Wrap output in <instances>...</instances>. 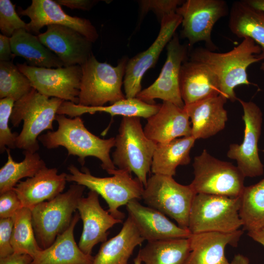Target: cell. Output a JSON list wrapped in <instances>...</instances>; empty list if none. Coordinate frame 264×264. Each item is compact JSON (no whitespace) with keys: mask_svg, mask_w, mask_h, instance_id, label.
I'll use <instances>...</instances> for the list:
<instances>
[{"mask_svg":"<svg viewBox=\"0 0 264 264\" xmlns=\"http://www.w3.org/2000/svg\"><path fill=\"white\" fill-rule=\"evenodd\" d=\"M261 53V47L251 39L245 38L226 52L196 48L191 52L189 59L206 66L218 78L220 94L227 100L235 102L238 100L235 88L252 84L248 80L247 70L252 64L263 61Z\"/></svg>","mask_w":264,"mask_h":264,"instance_id":"cell-1","label":"cell"},{"mask_svg":"<svg viewBox=\"0 0 264 264\" xmlns=\"http://www.w3.org/2000/svg\"><path fill=\"white\" fill-rule=\"evenodd\" d=\"M55 120L58 124L57 130L38 137L44 146L49 149L65 147L68 155L78 157L82 166L87 157L94 156L101 161V167L109 174L116 169L110 156V150L115 146V137L102 139L93 134L86 128L80 116L68 118L57 114Z\"/></svg>","mask_w":264,"mask_h":264,"instance_id":"cell-2","label":"cell"},{"mask_svg":"<svg viewBox=\"0 0 264 264\" xmlns=\"http://www.w3.org/2000/svg\"><path fill=\"white\" fill-rule=\"evenodd\" d=\"M64 101L49 97L34 88L15 102L10 117L11 124L19 126L23 121L22 129L18 134L16 148L32 153L39 149L38 137L45 130H53V122Z\"/></svg>","mask_w":264,"mask_h":264,"instance_id":"cell-3","label":"cell"},{"mask_svg":"<svg viewBox=\"0 0 264 264\" xmlns=\"http://www.w3.org/2000/svg\"><path fill=\"white\" fill-rule=\"evenodd\" d=\"M67 169V181L83 185L101 196L108 205V212L115 219L122 220L125 217L118 210L120 207L131 200L142 199L144 185L128 171L116 169L110 173L112 176L101 177L91 175L86 167L80 171L70 165Z\"/></svg>","mask_w":264,"mask_h":264,"instance_id":"cell-4","label":"cell"},{"mask_svg":"<svg viewBox=\"0 0 264 264\" xmlns=\"http://www.w3.org/2000/svg\"><path fill=\"white\" fill-rule=\"evenodd\" d=\"M115 139V166L133 173L144 187L157 144L146 135L138 117H123Z\"/></svg>","mask_w":264,"mask_h":264,"instance_id":"cell-5","label":"cell"},{"mask_svg":"<svg viewBox=\"0 0 264 264\" xmlns=\"http://www.w3.org/2000/svg\"><path fill=\"white\" fill-rule=\"evenodd\" d=\"M129 59L123 57L116 66L99 62L92 54L81 66L82 77L78 105L87 107L113 104L126 98L122 89Z\"/></svg>","mask_w":264,"mask_h":264,"instance_id":"cell-6","label":"cell"},{"mask_svg":"<svg viewBox=\"0 0 264 264\" xmlns=\"http://www.w3.org/2000/svg\"><path fill=\"white\" fill-rule=\"evenodd\" d=\"M85 187L76 183L54 198L31 209L36 240L42 249L51 245L69 226Z\"/></svg>","mask_w":264,"mask_h":264,"instance_id":"cell-7","label":"cell"},{"mask_svg":"<svg viewBox=\"0 0 264 264\" xmlns=\"http://www.w3.org/2000/svg\"><path fill=\"white\" fill-rule=\"evenodd\" d=\"M240 205V197L197 194L190 211L188 229L191 234L236 231L242 226Z\"/></svg>","mask_w":264,"mask_h":264,"instance_id":"cell-8","label":"cell"},{"mask_svg":"<svg viewBox=\"0 0 264 264\" xmlns=\"http://www.w3.org/2000/svg\"><path fill=\"white\" fill-rule=\"evenodd\" d=\"M196 192L190 186L177 182L173 176L154 174L144 187L142 199L148 206L176 220L188 229L190 211Z\"/></svg>","mask_w":264,"mask_h":264,"instance_id":"cell-9","label":"cell"},{"mask_svg":"<svg viewBox=\"0 0 264 264\" xmlns=\"http://www.w3.org/2000/svg\"><path fill=\"white\" fill-rule=\"evenodd\" d=\"M193 166L194 177L190 185L196 194L241 196L245 176L237 166L215 158L206 150L194 158Z\"/></svg>","mask_w":264,"mask_h":264,"instance_id":"cell-10","label":"cell"},{"mask_svg":"<svg viewBox=\"0 0 264 264\" xmlns=\"http://www.w3.org/2000/svg\"><path fill=\"white\" fill-rule=\"evenodd\" d=\"M182 18L180 35L188 41V46L204 42L206 48L214 51L216 46L212 39L215 23L229 13L224 0H187L176 12Z\"/></svg>","mask_w":264,"mask_h":264,"instance_id":"cell-11","label":"cell"},{"mask_svg":"<svg viewBox=\"0 0 264 264\" xmlns=\"http://www.w3.org/2000/svg\"><path fill=\"white\" fill-rule=\"evenodd\" d=\"M17 66L40 93L78 104L82 77L81 66L46 68L18 63Z\"/></svg>","mask_w":264,"mask_h":264,"instance_id":"cell-12","label":"cell"},{"mask_svg":"<svg viewBox=\"0 0 264 264\" xmlns=\"http://www.w3.org/2000/svg\"><path fill=\"white\" fill-rule=\"evenodd\" d=\"M166 47L167 57L159 75L136 97L149 104H154L155 99H160L183 108L185 104L180 93L179 76L181 66L188 59V45L182 44L176 33Z\"/></svg>","mask_w":264,"mask_h":264,"instance_id":"cell-13","label":"cell"},{"mask_svg":"<svg viewBox=\"0 0 264 264\" xmlns=\"http://www.w3.org/2000/svg\"><path fill=\"white\" fill-rule=\"evenodd\" d=\"M243 111V140L241 144H231L227 156L237 161V167L245 177H256L264 173V165L259 154L258 142L261 134L263 112L252 101L238 98Z\"/></svg>","mask_w":264,"mask_h":264,"instance_id":"cell-14","label":"cell"},{"mask_svg":"<svg viewBox=\"0 0 264 264\" xmlns=\"http://www.w3.org/2000/svg\"><path fill=\"white\" fill-rule=\"evenodd\" d=\"M160 22V30L153 43L147 49L128 61L123 80L126 98L136 97L142 90L141 81L144 74L155 65L162 51L181 24L182 18L174 12L164 16Z\"/></svg>","mask_w":264,"mask_h":264,"instance_id":"cell-15","label":"cell"},{"mask_svg":"<svg viewBox=\"0 0 264 264\" xmlns=\"http://www.w3.org/2000/svg\"><path fill=\"white\" fill-rule=\"evenodd\" d=\"M19 14L29 17L30 21L27 23L26 31L33 35L40 34V29L44 26L60 25L77 30L92 43L99 36L89 20L69 15L56 0H32L26 9H20Z\"/></svg>","mask_w":264,"mask_h":264,"instance_id":"cell-16","label":"cell"},{"mask_svg":"<svg viewBox=\"0 0 264 264\" xmlns=\"http://www.w3.org/2000/svg\"><path fill=\"white\" fill-rule=\"evenodd\" d=\"M77 211L83 221V231L78 246L85 253L91 255L94 246L107 240L108 230L122 220L114 218L101 206L99 195L90 190L87 197H82Z\"/></svg>","mask_w":264,"mask_h":264,"instance_id":"cell-17","label":"cell"},{"mask_svg":"<svg viewBox=\"0 0 264 264\" xmlns=\"http://www.w3.org/2000/svg\"><path fill=\"white\" fill-rule=\"evenodd\" d=\"M40 42L61 60L64 66H82L92 54V42L77 30L60 25H49L37 35Z\"/></svg>","mask_w":264,"mask_h":264,"instance_id":"cell-18","label":"cell"},{"mask_svg":"<svg viewBox=\"0 0 264 264\" xmlns=\"http://www.w3.org/2000/svg\"><path fill=\"white\" fill-rule=\"evenodd\" d=\"M126 206L128 216L147 242L188 238L192 234L189 229L176 225L161 212L142 205L137 199L131 200Z\"/></svg>","mask_w":264,"mask_h":264,"instance_id":"cell-19","label":"cell"},{"mask_svg":"<svg viewBox=\"0 0 264 264\" xmlns=\"http://www.w3.org/2000/svg\"><path fill=\"white\" fill-rule=\"evenodd\" d=\"M147 119L144 132L157 144L192 136L190 118L183 108L163 101L158 111Z\"/></svg>","mask_w":264,"mask_h":264,"instance_id":"cell-20","label":"cell"},{"mask_svg":"<svg viewBox=\"0 0 264 264\" xmlns=\"http://www.w3.org/2000/svg\"><path fill=\"white\" fill-rule=\"evenodd\" d=\"M243 231L206 232L190 236L191 251L183 264H230L225 255L227 245L237 246Z\"/></svg>","mask_w":264,"mask_h":264,"instance_id":"cell-21","label":"cell"},{"mask_svg":"<svg viewBox=\"0 0 264 264\" xmlns=\"http://www.w3.org/2000/svg\"><path fill=\"white\" fill-rule=\"evenodd\" d=\"M67 174H58L56 168L45 167L34 176L20 181L13 189L23 207L30 209L36 205L50 200L65 188Z\"/></svg>","mask_w":264,"mask_h":264,"instance_id":"cell-22","label":"cell"},{"mask_svg":"<svg viewBox=\"0 0 264 264\" xmlns=\"http://www.w3.org/2000/svg\"><path fill=\"white\" fill-rule=\"evenodd\" d=\"M227 99L221 94L184 105L196 140L211 137L222 130L227 120Z\"/></svg>","mask_w":264,"mask_h":264,"instance_id":"cell-23","label":"cell"},{"mask_svg":"<svg viewBox=\"0 0 264 264\" xmlns=\"http://www.w3.org/2000/svg\"><path fill=\"white\" fill-rule=\"evenodd\" d=\"M179 87L185 105L220 94L215 74L203 64L190 59L181 66Z\"/></svg>","mask_w":264,"mask_h":264,"instance_id":"cell-24","label":"cell"},{"mask_svg":"<svg viewBox=\"0 0 264 264\" xmlns=\"http://www.w3.org/2000/svg\"><path fill=\"white\" fill-rule=\"evenodd\" d=\"M80 219L77 211L68 228L39 251L30 264H92L93 256L83 252L74 239V230Z\"/></svg>","mask_w":264,"mask_h":264,"instance_id":"cell-25","label":"cell"},{"mask_svg":"<svg viewBox=\"0 0 264 264\" xmlns=\"http://www.w3.org/2000/svg\"><path fill=\"white\" fill-rule=\"evenodd\" d=\"M144 241L128 216L120 231L102 243L92 264H128L134 248Z\"/></svg>","mask_w":264,"mask_h":264,"instance_id":"cell-26","label":"cell"},{"mask_svg":"<svg viewBox=\"0 0 264 264\" xmlns=\"http://www.w3.org/2000/svg\"><path fill=\"white\" fill-rule=\"evenodd\" d=\"M161 104H149L137 97L125 98L108 106L87 107L64 101L60 107L57 114L67 115L71 118L83 114L105 112L111 116L138 117L148 119L156 113Z\"/></svg>","mask_w":264,"mask_h":264,"instance_id":"cell-27","label":"cell"},{"mask_svg":"<svg viewBox=\"0 0 264 264\" xmlns=\"http://www.w3.org/2000/svg\"><path fill=\"white\" fill-rule=\"evenodd\" d=\"M229 15L230 31L239 38L255 42L261 47L260 57L264 61V12L243 0L233 2Z\"/></svg>","mask_w":264,"mask_h":264,"instance_id":"cell-28","label":"cell"},{"mask_svg":"<svg viewBox=\"0 0 264 264\" xmlns=\"http://www.w3.org/2000/svg\"><path fill=\"white\" fill-rule=\"evenodd\" d=\"M13 53L23 58L31 66L57 68L64 66L61 60L35 36L25 29L16 31L10 37Z\"/></svg>","mask_w":264,"mask_h":264,"instance_id":"cell-29","label":"cell"},{"mask_svg":"<svg viewBox=\"0 0 264 264\" xmlns=\"http://www.w3.org/2000/svg\"><path fill=\"white\" fill-rule=\"evenodd\" d=\"M196 140L194 137L190 136L157 144L152 162V172L154 174L175 176L178 166L190 163V151Z\"/></svg>","mask_w":264,"mask_h":264,"instance_id":"cell-30","label":"cell"},{"mask_svg":"<svg viewBox=\"0 0 264 264\" xmlns=\"http://www.w3.org/2000/svg\"><path fill=\"white\" fill-rule=\"evenodd\" d=\"M190 251L188 238L148 242L138 255L144 264H183Z\"/></svg>","mask_w":264,"mask_h":264,"instance_id":"cell-31","label":"cell"},{"mask_svg":"<svg viewBox=\"0 0 264 264\" xmlns=\"http://www.w3.org/2000/svg\"><path fill=\"white\" fill-rule=\"evenodd\" d=\"M6 151L7 160L0 169V194L13 189L21 179L32 177L46 167L37 152L24 151V159L17 162L13 159L10 149Z\"/></svg>","mask_w":264,"mask_h":264,"instance_id":"cell-32","label":"cell"},{"mask_svg":"<svg viewBox=\"0 0 264 264\" xmlns=\"http://www.w3.org/2000/svg\"><path fill=\"white\" fill-rule=\"evenodd\" d=\"M240 217L248 232L264 228V178L244 187L240 196Z\"/></svg>","mask_w":264,"mask_h":264,"instance_id":"cell-33","label":"cell"},{"mask_svg":"<svg viewBox=\"0 0 264 264\" xmlns=\"http://www.w3.org/2000/svg\"><path fill=\"white\" fill-rule=\"evenodd\" d=\"M11 244L14 252L26 254L33 259L42 249L35 235L31 209L22 207L13 217Z\"/></svg>","mask_w":264,"mask_h":264,"instance_id":"cell-34","label":"cell"},{"mask_svg":"<svg viewBox=\"0 0 264 264\" xmlns=\"http://www.w3.org/2000/svg\"><path fill=\"white\" fill-rule=\"evenodd\" d=\"M33 87L28 78L12 61H0V98L15 102L27 94Z\"/></svg>","mask_w":264,"mask_h":264,"instance_id":"cell-35","label":"cell"},{"mask_svg":"<svg viewBox=\"0 0 264 264\" xmlns=\"http://www.w3.org/2000/svg\"><path fill=\"white\" fill-rule=\"evenodd\" d=\"M15 101L11 98L0 99V151L3 153L8 149L16 148L19 134L12 132L9 122Z\"/></svg>","mask_w":264,"mask_h":264,"instance_id":"cell-36","label":"cell"},{"mask_svg":"<svg viewBox=\"0 0 264 264\" xmlns=\"http://www.w3.org/2000/svg\"><path fill=\"white\" fill-rule=\"evenodd\" d=\"M27 23L19 17L15 10V5L10 0H0V30L2 34L11 37L17 30L25 29Z\"/></svg>","mask_w":264,"mask_h":264,"instance_id":"cell-37","label":"cell"},{"mask_svg":"<svg viewBox=\"0 0 264 264\" xmlns=\"http://www.w3.org/2000/svg\"><path fill=\"white\" fill-rule=\"evenodd\" d=\"M181 0H141L138 1L142 18L149 11L155 14L159 21L166 15L176 12L183 2Z\"/></svg>","mask_w":264,"mask_h":264,"instance_id":"cell-38","label":"cell"},{"mask_svg":"<svg viewBox=\"0 0 264 264\" xmlns=\"http://www.w3.org/2000/svg\"><path fill=\"white\" fill-rule=\"evenodd\" d=\"M23 207L13 189L0 194V218H13Z\"/></svg>","mask_w":264,"mask_h":264,"instance_id":"cell-39","label":"cell"},{"mask_svg":"<svg viewBox=\"0 0 264 264\" xmlns=\"http://www.w3.org/2000/svg\"><path fill=\"white\" fill-rule=\"evenodd\" d=\"M13 226V218H0V258L14 253L11 244Z\"/></svg>","mask_w":264,"mask_h":264,"instance_id":"cell-40","label":"cell"},{"mask_svg":"<svg viewBox=\"0 0 264 264\" xmlns=\"http://www.w3.org/2000/svg\"><path fill=\"white\" fill-rule=\"evenodd\" d=\"M60 5L71 9L90 10L98 1L96 0H56Z\"/></svg>","mask_w":264,"mask_h":264,"instance_id":"cell-41","label":"cell"},{"mask_svg":"<svg viewBox=\"0 0 264 264\" xmlns=\"http://www.w3.org/2000/svg\"><path fill=\"white\" fill-rule=\"evenodd\" d=\"M11 45L10 38L0 34V61H11L14 58Z\"/></svg>","mask_w":264,"mask_h":264,"instance_id":"cell-42","label":"cell"},{"mask_svg":"<svg viewBox=\"0 0 264 264\" xmlns=\"http://www.w3.org/2000/svg\"><path fill=\"white\" fill-rule=\"evenodd\" d=\"M33 258L28 254L14 252L0 258V264H30Z\"/></svg>","mask_w":264,"mask_h":264,"instance_id":"cell-43","label":"cell"},{"mask_svg":"<svg viewBox=\"0 0 264 264\" xmlns=\"http://www.w3.org/2000/svg\"><path fill=\"white\" fill-rule=\"evenodd\" d=\"M248 235L264 247V228L257 231L248 232Z\"/></svg>","mask_w":264,"mask_h":264,"instance_id":"cell-44","label":"cell"},{"mask_svg":"<svg viewBox=\"0 0 264 264\" xmlns=\"http://www.w3.org/2000/svg\"><path fill=\"white\" fill-rule=\"evenodd\" d=\"M230 264H249V259L240 254L236 255Z\"/></svg>","mask_w":264,"mask_h":264,"instance_id":"cell-45","label":"cell"},{"mask_svg":"<svg viewBox=\"0 0 264 264\" xmlns=\"http://www.w3.org/2000/svg\"><path fill=\"white\" fill-rule=\"evenodd\" d=\"M252 7L264 12V0H245Z\"/></svg>","mask_w":264,"mask_h":264,"instance_id":"cell-46","label":"cell"},{"mask_svg":"<svg viewBox=\"0 0 264 264\" xmlns=\"http://www.w3.org/2000/svg\"><path fill=\"white\" fill-rule=\"evenodd\" d=\"M142 261L139 257L137 254L136 257L134 259V264H141Z\"/></svg>","mask_w":264,"mask_h":264,"instance_id":"cell-47","label":"cell"},{"mask_svg":"<svg viewBox=\"0 0 264 264\" xmlns=\"http://www.w3.org/2000/svg\"><path fill=\"white\" fill-rule=\"evenodd\" d=\"M260 69H261L262 71H264V62H263L262 63V64H261V66H260Z\"/></svg>","mask_w":264,"mask_h":264,"instance_id":"cell-48","label":"cell"}]
</instances>
